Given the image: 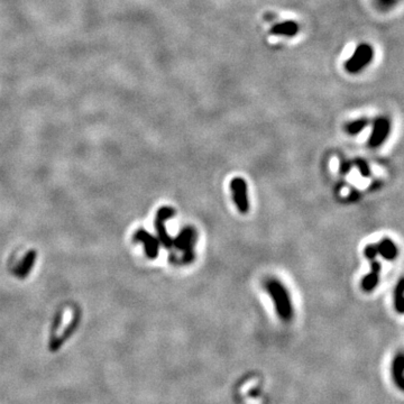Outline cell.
Instances as JSON below:
<instances>
[{"label":"cell","mask_w":404,"mask_h":404,"mask_svg":"<svg viewBox=\"0 0 404 404\" xmlns=\"http://www.w3.org/2000/svg\"><path fill=\"white\" fill-rule=\"evenodd\" d=\"M368 125V119L366 118H359L354 120V122L347 124L346 126V132L349 135H357L359 133H362L363 130L367 127Z\"/></svg>","instance_id":"4fadbf2b"},{"label":"cell","mask_w":404,"mask_h":404,"mask_svg":"<svg viewBox=\"0 0 404 404\" xmlns=\"http://www.w3.org/2000/svg\"><path fill=\"white\" fill-rule=\"evenodd\" d=\"M353 165H354V163L352 161H346V160L341 161L340 164H339V173L345 176V174L351 172Z\"/></svg>","instance_id":"2e32d148"},{"label":"cell","mask_w":404,"mask_h":404,"mask_svg":"<svg viewBox=\"0 0 404 404\" xmlns=\"http://www.w3.org/2000/svg\"><path fill=\"white\" fill-rule=\"evenodd\" d=\"M375 246L378 255L386 261H394L398 256V248L391 238H383L378 244H375Z\"/></svg>","instance_id":"30bf717a"},{"label":"cell","mask_w":404,"mask_h":404,"mask_svg":"<svg viewBox=\"0 0 404 404\" xmlns=\"http://www.w3.org/2000/svg\"><path fill=\"white\" fill-rule=\"evenodd\" d=\"M265 290L274 303L278 318L284 322L291 321L293 318V307L290 293L284 284L275 278H271L265 282Z\"/></svg>","instance_id":"6da1fadb"},{"label":"cell","mask_w":404,"mask_h":404,"mask_svg":"<svg viewBox=\"0 0 404 404\" xmlns=\"http://www.w3.org/2000/svg\"><path fill=\"white\" fill-rule=\"evenodd\" d=\"M392 380L398 390L404 392V353H397L391 365Z\"/></svg>","instance_id":"9c48e42d"},{"label":"cell","mask_w":404,"mask_h":404,"mask_svg":"<svg viewBox=\"0 0 404 404\" xmlns=\"http://www.w3.org/2000/svg\"><path fill=\"white\" fill-rule=\"evenodd\" d=\"M381 270L382 266L379 261H376V258L370 261V272L365 275L360 282V286L365 292H372L379 285Z\"/></svg>","instance_id":"ba28073f"},{"label":"cell","mask_w":404,"mask_h":404,"mask_svg":"<svg viewBox=\"0 0 404 404\" xmlns=\"http://www.w3.org/2000/svg\"><path fill=\"white\" fill-rule=\"evenodd\" d=\"M134 239L144 245L145 253L147 257L154 259L157 257L158 250H160V240L153 236L149 232L139 229V230L134 235Z\"/></svg>","instance_id":"52a82bcc"},{"label":"cell","mask_w":404,"mask_h":404,"mask_svg":"<svg viewBox=\"0 0 404 404\" xmlns=\"http://www.w3.org/2000/svg\"><path fill=\"white\" fill-rule=\"evenodd\" d=\"M275 35H284V36H293L299 32V25L292 20L283 21V23L276 24L272 27L271 31Z\"/></svg>","instance_id":"7c38bea8"},{"label":"cell","mask_w":404,"mask_h":404,"mask_svg":"<svg viewBox=\"0 0 404 404\" xmlns=\"http://www.w3.org/2000/svg\"><path fill=\"white\" fill-rule=\"evenodd\" d=\"M176 215V210L172 207L164 206L162 208L158 209L156 217H155V229L158 235V240L165 248H171L173 246V239L167 234L165 221L167 219H171Z\"/></svg>","instance_id":"277c9868"},{"label":"cell","mask_w":404,"mask_h":404,"mask_svg":"<svg viewBox=\"0 0 404 404\" xmlns=\"http://www.w3.org/2000/svg\"><path fill=\"white\" fill-rule=\"evenodd\" d=\"M247 183L243 178H234L230 182V191L233 193V200L237 209L242 214H246L249 210L248 190Z\"/></svg>","instance_id":"5b68a950"},{"label":"cell","mask_w":404,"mask_h":404,"mask_svg":"<svg viewBox=\"0 0 404 404\" xmlns=\"http://www.w3.org/2000/svg\"><path fill=\"white\" fill-rule=\"evenodd\" d=\"M393 302H394V309L396 312L404 314V277H401L394 286Z\"/></svg>","instance_id":"8fae6325"},{"label":"cell","mask_w":404,"mask_h":404,"mask_svg":"<svg viewBox=\"0 0 404 404\" xmlns=\"http://www.w3.org/2000/svg\"><path fill=\"white\" fill-rule=\"evenodd\" d=\"M196 242V232L192 227H185L181 233L178 235L176 239H173V246L182 252V263H192L194 259V246Z\"/></svg>","instance_id":"7a4b0ae2"},{"label":"cell","mask_w":404,"mask_h":404,"mask_svg":"<svg viewBox=\"0 0 404 404\" xmlns=\"http://www.w3.org/2000/svg\"><path fill=\"white\" fill-rule=\"evenodd\" d=\"M374 56V51L369 44H360L355 50L353 56L346 62L345 68L351 73H357L370 63Z\"/></svg>","instance_id":"3957f363"},{"label":"cell","mask_w":404,"mask_h":404,"mask_svg":"<svg viewBox=\"0 0 404 404\" xmlns=\"http://www.w3.org/2000/svg\"><path fill=\"white\" fill-rule=\"evenodd\" d=\"M378 3L380 4L381 7L387 9V8H391V7L394 6L395 3H396V0H378Z\"/></svg>","instance_id":"e0dca14e"},{"label":"cell","mask_w":404,"mask_h":404,"mask_svg":"<svg viewBox=\"0 0 404 404\" xmlns=\"http://www.w3.org/2000/svg\"><path fill=\"white\" fill-rule=\"evenodd\" d=\"M364 255L368 261L375 259L376 256H378V250H376L375 244H369L366 247L364 248Z\"/></svg>","instance_id":"9a60e30c"},{"label":"cell","mask_w":404,"mask_h":404,"mask_svg":"<svg viewBox=\"0 0 404 404\" xmlns=\"http://www.w3.org/2000/svg\"><path fill=\"white\" fill-rule=\"evenodd\" d=\"M353 163H354V165L358 168L360 176H362L363 178L370 177L372 172H370V167L366 161L362 160V158H357V160H355Z\"/></svg>","instance_id":"5bb4252c"},{"label":"cell","mask_w":404,"mask_h":404,"mask_svg":"<svg viewBox=\"0 0 404 404\" xmlns=\"http://www.w3.org/2000/svg\"><path fill=\"white\" fill-rule=\"evenodd\" d=\"M391 132V123L385 117H380L374 122L373 130L368 139V146L372 149L380 147L389 137Z\"/></svg>","instance_id":"8992f818"}]
</instances>
